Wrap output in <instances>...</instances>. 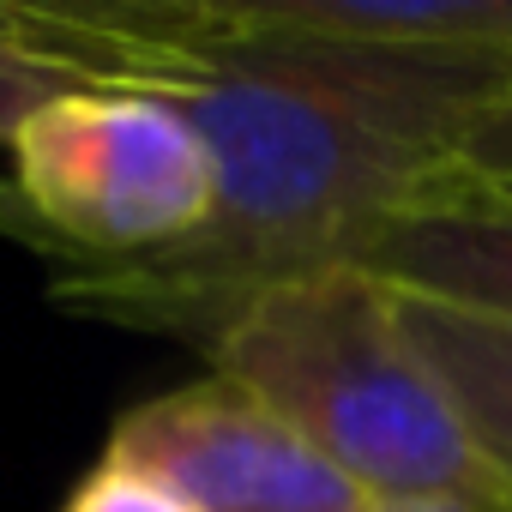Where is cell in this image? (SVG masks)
Returning <instances> with one entry per match:
<instances>
[{
	"instance_id": "cell-1",
	"label": "cell",
	"mask_w": 512,
	"mask_h": 512,
	"mask_svg": "<svg viewBox=\"0 0 512 512\" xmlns=\"http://www.w3.org/2000/svg\"><path fill=\"white\" fill-rule=\"evenodd\" d=\"M73 13L127 49V91L163 97L199 133L217 211L151 260L55 266L49 296L199 350L266 290L344 266L350 241L410 205L512 91L500 61L296 37L241 0H73Z\"/></svg>"
},
{
	"instance_id": "cell-2",
	"label": "cell",
	"mask_w": 512,
	"mask_h": 512,
	"mask_svg": "<svg viewBox=\"0 0 512 512\" xmlns=\"http://www.w3.org/2000/svg\"><path fill=\"white\" fill-rule=\"evenodd\" d=\"M205 356L211 374L278 410L368 500L512 512V482L410 344L386 284L344 266L296 278L247 302Z\"/></svg>"
},
{
	"instance_id": "cell-3",
	"label": "cell",
	"mask_w": 512,
	"mask_h": 512,
	"mask_svg": "<svg viewBox=\"0 0 512 512\" xmlns=\"http://www.w3.org/2000/svg\"><path fill=\"white\" fill-rule=\"evenodd\" d=\"M0 181V229L55 266H121L199 235L217 175L199 133L151 91L97 85L37 109Z\"/></svg>"
},
{
	"instance_id": "cell-4",
	"label": "cell",
	"mask_w": 512,
	"mask_h": 512,
	"mask_svg": "<svg viewBox=\"0 0 512 512\" xmlns=\"http://www.w3.org/2000/svg\"><path fill=\"white\" fill-rule=\"evenodd\" d=\"M109 464L145 470L193 512H374L314 440L235 380L211 374L133 404L109 434Z\"/></svg>"
},
{
	"instance_id": "cell-5",
	"label": "cell",
	"mask_w": 512,
	"mask_h": 512,
	"mask_svg": "<svg viewBox=\"0 0 512 512\" xmlns=\"http://www.w3.org/2000/svg\"><path fill=\"white\" fill-rule=\"evenodd\" d=\"M344 272L512 326V193L464 181L446 163L410 205L350 241Z\"/></svg>"
},
{
	"instance_id": "cell-6",
	"label": "cell",
	"mask_w": 512,
	"mask_h": 512,
	"mask_svg": "<svg viewBox=\"0 0 512 512\" xmlns=\"http://www.w3.org/2000/svg\"><path fill=\"white\" fill-rule=\"evenodd\" d=\"M97 85H127L115 37L73 7H0V145H13L37 109Z\"/></svg>"
},
{
	"instance_id": "cell-7",
	"label": "cell",
	"mask_w": 512,
	"mask_h": 512,
	"mask_svg": "<svg viewBox=\"0 0 512 512\" xmlns=\"http://www.w3.org/2000/svg\"><path fill=\"white\" fill-rule=\"evenodd\" d=\"M392 302H398L410 344L428 356V368L440 374V386L476 428L482 452L512 482V326L446 308V302L398 296V290H392Z\"/></svg>"
},
{
	"instance_id": "cell-8",
	"label": "cell",
	"mask_w": 512,
	"mask_h": 512,
	"mask_svg": "<svg viewBox=\"0 0 512 512\" xmlns=\"http://www.w3.org/2000/svg\"><path fill=\"white\" fill-rule=\"evenodd\" d=\"M61 512H193L175 488H163L157 476H145V470H127V464H97L73 494H67V506Z\"/></svg>"
},
{
	"instance_id": "cell-9",
	"label": "cell",
	"mask_w": 512,
	"mask_h": 512,
	"mask_svg": "<svg viewBox=\"0 0 512 512\" xmlns=\"http://www.w3.org/2000/svg\"><path fill=\"white\" fill-rule=\"evenodd\" d=\"M452 175L512 193V91L464 133V145H458V157H452Z\"/></svg>"
},
{
	"instance_id": "cell-10",
	"label": "cell",
	"mask_w": 512,
	"mask_h": 512,
	"mask_svg": "<svg viewBox=\"0 0 512 512\" xmlns=\"http://www.w3.org/2000/svg\"><path fill=\"white\" fill-rule=\"evenodd\" d=\"M374 512H464V506H434V500H380Z\"/></svg>"
}]
</instances>
